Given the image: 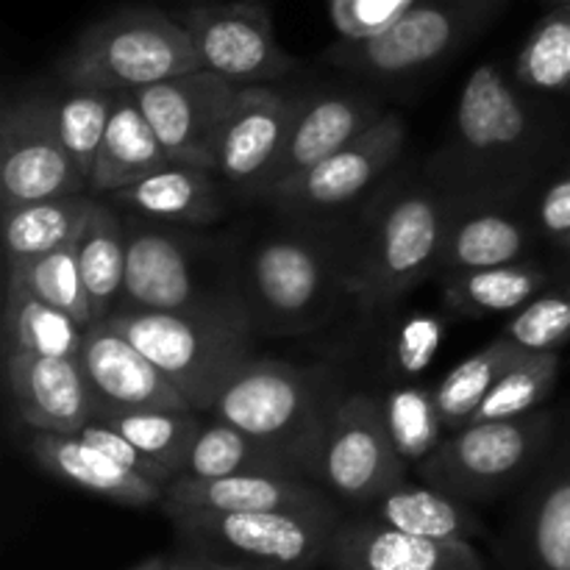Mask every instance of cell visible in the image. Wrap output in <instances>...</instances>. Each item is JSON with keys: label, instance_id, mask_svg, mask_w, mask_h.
Masks as SVG:
<instances>
[{"label": "cell", "instance_id": "cell-1", "mask_svg": "<svg viewBox=\"0 0 570 570\" xmlns=\"http://www.w3.org/2000/svg\"><path fill=\"white\" fill-rule=\"evenodd\" d=\"M354 248L345 237L287 232L259 239L239 265L237 293L254 332L301 334L348 295Z\"/></svg>", "mask_w": 570, "mask_h": 570}, {"label": "cell", "instance_id": "cell-2", "mask_svg": "<svg viewBox=\"0 0 570 570\" xmlns=\"http://www.w3.org/2000/svg\"><path fill=\"white\" fill-rule=\"evenodd\" d=\"M340 401L343 395L326 371L254 356L228 379L209 417L243 429L315 482L317 456Z\"/></svg>", "mask_w": 570, "mask_h": 570}, {"label": "cell", "instance_id": "cell-3", "mask_svg": "<svg viewBox=\"0 0 570 570\" xmlns=\"http://www.w3.org/2000/svg\"><path fill=\"white\" fill-rule=\"evenodd\" d=\"M106 321L126 334L167 379L189 406L209 415L228 379L254 360L245 312H115Z\"/></svg>", "mask_w": 570, "mask_h": 570}, {"label": "cell", "instance_id": "cell-4", "mask_svg": "<svg viewBox=\"0 0 570 570\" xmlns=\"http://www.w3.org/2000/svg\"><path fill=\"white\" fill-rule=\"evenodd\" d=\"M200 70L193 37L181 20L156 9H117L83 28L61 56L67 87L134 92Z\"/></svg>", "mask_w": 570, "mask_h": 570}, {"label": "cell", "instance_id": "cell-5", "mask_svg": "<svg viewBox=\"0 0 570 570\" xmlns=\"http://www.w3.org/2000/svg\"><path fill=\"white\" fill-rule=\"evenodd\" d=\"M540 126L499 65L484 61L462 83L449 170L456 187H515L538 154Z\"/></svg>", "mask_w": 570, "mask_h": 570}, {"label": "cell", "instance_id": "cell-6", "mask_svg": "<svg viewBox=\"0 0 570 570\" xmlns=\"http://www.w3.org/2000/svg\"><path fill=\"white\" fill-rule=\"evenodd\" d=\"M456 209L432 187H406L390 195L371 232L354 245L348 295L365 312H382L432 278Z\"/></svg>", "mask_w": 570, "mask_h": 570}, {"label": "cell", "instance_id": "cell-7", "mask_svg": "<svg viewBox=\"0 0 570 570\" xmlns=\"http://www.w3.org/2000/svg\"><path fill=\"white\" fill-rule=\"evenodd\" d=\"M178 551L226 570L326 566L340 515L326 512H170Z\"/></svg>", "mask_w": 570, "mask_h": 570}, {"label": "cell", "instance_id": "cell-8", "mask_svg": "<svg viewBox=\"0 0 570 570\" xmlns=\"http://www.w3.org/2000/svg\"><path fill=\"white\" fill-rule=\"evenodd\" d=\"M510 0H410L379 31L326 50L332 65L373 81H404L451 59L476 39Z\"/></svg>", "mask_w": 570, "mask_h": 570}, {"label": "cell", "instance_id": "cell-9", "mask_svg": "<svg viewBox=\"0 0 570 570\" xmlns=\"http://www.w3.org/2000/svg\"><path fill=\"white\" fill-rule=\"evenodd\" d=\"M557 429L560 417L543 406L504 421L471 423L451 432L417 471L423 482L468 504L499 499L532 479L554 443Z\"/></svg>", "mask_w": 570, "mask_h": 570}, {"label": "cell", "instance_id": "cell-10", "mask_svg": "<svg viewBox=\"0 0 570 570\" xmlns=\"http://www.w3.org/2000/svg\"><path fill=\"white\" fill-rule=\"evenodd\" d=\"M204 248L184 232L134 226L126 232V282L117 312H245L237 287L212 284Z\"/></svg>", "mask_w": 570, "mask_h": 570}, {"label": "cell", "instance_id": "cell-11", "mask_svg": "<svg viewBox=\"0 0 570 570\" xmlns=\"http://www.w3.org/2000/svg\"><path fill=\"white\" fill-rule=\"evenodd\" d=\"M404 473L406 462L390 440L382 399L371 393L343 395L317 456L315 482L362 510L399 484Z\"/></svg>", "mask_w": 570, "mask_h": 570}, {"label": "cell", "instance_id": "cell-12", "mask_svg": "<svg viewBox=\"0 0 570 570\" xmlns=\"http://www.w3.org/2000/svg\"><path fill=\"white\" fill-rule=\"evenodd\" d=\"M89 193L59 137L50 98H20L0 117V195L3 209L59 195Z\"/></svg>", "mask_w": 570, "mask_h": 570}, {"label": "cell", "instance_id": "cell-13", "mask_svg": "<svg viewBox=\"0 0 570 570\" xmlns=\"http://www.w3.org/2000/svg\"><path fill=\"white\" fill-rule=\"evenodd\" d=\"M178 20L193 37L200 70H212L239 87L271 83L295 70L282 50L265 0L193 6Z\"/></svg>", "mask_w": 570, "mask_h": 570}, {"label": "cell", "instance_id": "cell-14", "mask_svg": "<svg viewBox=\"0 0 570 570\" xmlns=\"http://www.w3.org/2000/svg\"><path fill=\"white\" fill-rule=\"evenodd\" d=\"M239 83L212 70H193L134 89V100L176 165L215 170V150Z\"/></svg>", "mask_w": 570, "mask_h": 570}, {"label": "cell", "instance_id": "cell-15", "mask_svg": "<svg viewBox=\"0 0 570 570\" xmlns=\"http://www.w3.org/2000/svg\"><path fill=\"white\" fill-rule=\"evenodd\" d=\"M404 120L395 111H387L354 142L323 159L293 184L267 193V200L301 223L326 220L334 212L356 204L384 176L404 148Z\"/></svg>", "mask_w": 570, "mask_h": 570}, {"label": "cell", "instance_id": "cell-16", "mask_svg": "<svg viewBox=\"0 0 570 570\" xmlns=\"http://www.w3.org/2000/svg\"><path fill=\"white\" fill-rule=\"evenodd\" d=\"M501 560L504 570H570V415L532 473Z\"/></svg>", "mask_w": 570, "mask_h": 570}, {"label": "cell", "instance_id": "cell-17", "mask_svg": "<svg viewBox=\"0 0 570 570\" xmlns=\"http://www.w3.org/2000/svg\"><path fill=\"white\" fill-rule=\"evenodd\" d=\"M301 104V95L289 98L267 83L239 87L217 139L212 173L228 187L265 195Z\"/></svg>", "mask_w": 570, "mask_h": 570}, {"label": "cell", "instance_id": "cell-18", "mask_svg": "<svg viewBox=\"0 0 570 570\" xmlns=\"http://www.w3.org/2000/svg\"><path fill=\"white\" fill-rule=\"evenodd\" d=\"M98 406L109 410H193L176 384L109 321L89 323L78 351Z\"/></svg>", "mask_w": 570, "mask_h": 570}, {"label": "cell", "instance_id": "cell-19", "mask_svg": "<svg viewBox=\"0 0 570 570\" xmlns=\"http://www.w3.org/2000/svg\"><path fill=\"white\" fill-rule=\"evenodd\" d=\"M326 566L332 570H488L473 543L421 538L365 515L337 523Z\"/></svg>", "mask_w": 570, "mask_h": 570}, {"label": "cell", "instance_id": "cell-20", "mask_svg": "<svg viewBox=\"0 0 570 570\" xmlns=\"http://www.w3.org/2000/svg\"><path fill=\"white\" fill-rule=\"evenodd\" d=\"M11 401L28 429L76 434L92 421L95 401L78 356L6 354Z\"/></svg>", "mask_w": 570, "mask_h": 570}, {"label": "cell", "instance_id": "cell-21", "mask_svg": "<svg viewBox=\"0 0 570 570\" xmlns=\"http://www.w3.org/2000/svg\"><path fill=\"white\" fill-rule=\"evenodd\" d=\"M161 512H326L340 515L326 490L301 476H176L165 488Z\"/></svg>", "mask_w": 570, "mask_h": 570}, {"label": "cell", "instance_id": "cell-22", "mask_svg": "<svg viewBox=\"0 0 570 570\" xmlns=\"http://www.w3.org/2000/svg\"><path fill=\"white\" fill-rule=\"evenodd\" d=\"M379 117H382L379 106L360 92H326L304 98L293 128H289L282 159L267 184V193L284 187V184H293L323 159L354 142Z\"/></svg>", "mask_w": 570, "mask_h": 570}, {"label": "cell", "instance_id": "cell-23", "mask_svg": "<svg viewBox=\"0 0 570 570\" xmlns=\"http://www.w3.org/2000/svg\"><path fill=\"white\" fill-rule=\"evenodd\" d=\"M28 449H31L33 460L39 462L42 471H48L59 482L70 484V488L98 495V499L134 507V510L159 507L165 499V484L139 476L131 468L115 462L78 434L31 429Z\"/></svg>", "mask_w": 570, "mask_h": 570}, {"label": "cell", "instance_id": "cell-24", "mask_svg": "<svg viewBox=\"0 0 570 570\" xmlns=\"http://www.w3.org/2000/svg\"><path fill=\"white\" fill-rule=\"evenodd\" d=\"M115 200L145 220L176 226H206L220 220L226 209L215 173L176 161L115 193Z\"/></svg>", "mask_w": 570, "mask_h": 570}, {"label": "cell", "instance_id": "cell-25", "mask_svg": "<svg viewBox=\"0 0 570 570\" xmlns=\"http://www.w3.org/2000/svg\"><path fill=\"white\" fill-rule=\"evenodd\" d=\"M362 515L387 523L401 532L421 534L432 540H471L482 538L484 523L471 504L432 484H410L401 479L390 490L362 507Z\"/></svg>", "mask_w": 570, "mask_h": 570}, {"label": "cell", "instance_id": "cell-26", "mask_svg": "<svg viewBox=\"0 0 570 570\" xmlns=\"http://www.w3.org/2000/svg\"><path fill=\"white\" fill-rule=\"evenodd\" d=\"M167 161L170 159L150 128L148 117L134 100V92H117L92 178H89V193L115 195L148 173L165 167Z\"/></svg>", "mask_w": 570, "mask_h": 570}, {"label": "cell", "instance_id": "cell-27", "mask_svg": "<svg viewBox=\"0 0 570 570\" xmlns=\"http://www.w3.org/2000/svg\"><path fill=\"white\" fill-rule=\"evenodd\" d=\"M529 245V234L518 217L499 209H479L460 215L456 212L445 243L440 248L432 278H449L465 271L499 267L521 262Z\"/></svg>", "mask_w": 570, "mask_h": 570}, {"label": "cell", "instance_id": "cell-28", "mask_svg": "<svg viewBox=\"0 0 570 570\" xmlns=\"http://www.w3.org/2000/svg\"><path fill=\"white\" fill-rule=\"evenodd\" d=\"M98 421L109 423L150 462L161 468L167 484L181 476L195 438L204 429L206 415L198 410H109L95 406Z\"/></svg>", "mask_w": 570, "mask_h": 570}, {"label": "cell", "instance_id": "cell-29", "mask_svg": "<svg viewBox=\"0 0 570 570\" xmlns=\"http://www.w3.org/2000/svg\"><path fill=\"white\" fill-rule=\"evenodd\" d=\"M95 200L87 193L31 200L3 209V234L9 262L50 254L81 237Z\"/></svg>", "mask_w": 570, "mask_h": 570}, {"label": "cell", "instance_id": "cell-30", "mask_svg": "<svg viewBox=\"0 0 570 570\" xmlns=\"http://www.w3.org/2000/svg\"><path fill=\"white\" fill-rule=\"evenodd\" d=\"M76 254L95 323L106 321L120 309L126 282V228L109 206L95 200L87 226L76 239Z\"/></svg>", "mask_w": 570, "mask_h": 570}, {"label": "cell", "instance_id": "cell-31", "mask_svg": "<svg viewBox=\"0 0 570 570\" xmlns=\"http://www.w3.org/2000/svg\"><path fill=\"white\" fill-rule=\"evenodd\" d=\"M250 473H256V476H301L282 454L245 434L243 429L206 415V423L195 438L181 476L223 479L250 476Z\"/></svg>", "mask_w": 570, "mask_h": 570}, {"label": "cell", "instance_id": "cell-32", "mask_svg": "<svg viewBox=\"0 0 570 570\" xmlns=\"http://www.w3.org/2000/svg\"><path fill=\"white\" fill-rule=\"evenodd\" d=\"M549 273L538 265L512 262V265L482 267L443 278V298L454 312L468 317L518 312L523 304L543 293Z\"/></svg>", "mask_w": 570, "mask_h": 570}, {"label": "cell", "instance_id": "cell-33", "mask_svg": "<svg viewBox=\"0 0 570 570\" xmlns=\"http://www.w3.org/2000/svg\"><path fill=\"white\" fill-rule=\"evenodd\" d=\"M87 326L70 312L33 298L22 287L9 284L3 315V351L6 354L37 356H78Z\"/></svg>", "mask_w": 570, "mask_h": 570}, {"label": "cell", "instance_id": "cell-34", "mask_svg": "<svg viewBox=\"0 0 570 570\" xmlns=\"http://www.w3.org/2000/svg\"><path fill=\"white\" fill-rule=\"evenodd\" d=\"M521 356V345H515L504 334H499L493 343L482 345L476 354H471L460 365L451 367L440 379L438 387H434V404H438L445 432H460V429H465L473 421V412L488 399L490 387Z\"/></svg>", "mask_w": 570, "mask_h": 570}, {"label": "cell", "instance_id": "cell-35", "mask_svg": "<svg viewBox=\"0 0 570 570\" xmlns=\"http://www.w3.org/2000/svg\"><path fill=\"white\" fill-rule=\"evenodd\" d=\"M557 379H560V354L557 351H523L521 360L512 362L501 373L499 382L490 387L488 399L473 412L471 423L504 421V417H518L540 410L554 393Z\"/></svg>", "mask_w": 570, "mask_h": 570}, {"label": "cell", "instance_id": "cell-36", "mask_svg": "<svg viewBox=\"0 0 570 570\" xmlns=\"http://www.w3.org/2000/svg\"><path fill=\"white\" fill-rule=\"evenodd\" d=\"M9 284L22 287L45 304L70 312L81 326L95 323L92 306H89L87 289H83L81 267H78L76 243L50 250V254L31 256V259L9 262Z\"/></svg>", "mask_w": 570, "mask_h": 570}, {"label": "cell", "instance_id": "cell-37", "mask_svg": "<svg viewBox=\"0 0 570 570\" xmlns=\"http://www.w3.org/2000/svg\"><path fill=\"white\" fill-rule=\"evenodd\" d=\"M390 440L406 465H421L445 440V426L434 404V387L401 384L382 399Z\"/></svg>", "mask_w": 570, "mask_h": 570}, {"label": "cell", "instance_id": "cell-38", "mask_svg": "<svg viewBox=\"0 0 570 570\" xmlns=\"http://www.w3.org/2000/svg\"><path fill=\"white\" fill-rule=\"evenodd\" d=\"M115 98L117 92H109V89L70 87V92L53 100L59 137L87 184L92 178L95 159H98L100 142H104L106 126H109L111 109H115Z\"/></svg>", "mask_w": 570, "mask_h": 570}, {"label": "cell", "instance_id": "cell-39", "mask_svg": "<svg viewBox=\"0 0 570 570\" xmlns=\"http://www.w3.org/2000/svg\"><path fill=\"white\" fill-rule=\"evenodd\" d=\"M515 78L532 92L570 95V3L557 6L534 26L518 56Z\"/></svg>", "mask_w": 570, "mask_h": 570}, {"label": "cell", "instance_id": "cell-40", "mask_svg": "<svg viewBox=\"0 0 570 570\" xmlns=\"http://www.w3.org/2000/svg\"><path fill=\"white\" fill-rule=\"evenodd\" d=\"M523 351H557L570 340V287L534 295L501 328Z\"/></svg>", "mask_w": 570, "mask_h": 570}, {"label": "cell", "instance_id": "cell-41", "mask_svg": "<svg viewBox=\"0 0 570 570\" xmlns=\"http://www.w3.org/2000/svg\"><path fill=\"white\" fill-rule=\"evenodd\" d=\"M440 343H443V323L438 317L417 315L406 321L393 348V360L401 376H421L432 365Z\"/></svg>", "mask_w": 570, "mask_h": 570}, {"label": "cell", "instance_id": "cell-42", "mask_svg": "<svg viewBox=\"0 0 570 570\" xmlns=\"http://www.w3.org/2000/svg\"><path fill=\"white\" fill-rule=\"evenodd\" d=\"M78 438L87 440L89 445H95L98 451H104L106 456H111L115 462H120V465L131 468L134 473H139V476L150 479V482H159L167 488V476L161 473V468L156 465V462H150L148 456L142 454V451L137 449V445L128 443L126 438H122L117 429H111L109 423L98 421V417H92L89 423H83L81 429H78Z\"/></svg>", "mask_w": 570, "mask_h": 570}, {"label": "cell", "instance_id": "cell-43", "mask_svg": "<svg viewBox=\"0 0 570 570\" xmlns=\"http://www.w3.org/2000/svg\"><path fill=\"white\" fill-rule=\"evenodd\" d=\"M538 226L557 243L570 237V176L554 181L543 193L538 204Z\"/></svg>", "mask_w": 570, "mask_h": 570}, {"label": "cell", "instance_id": "cell-44", "mask_svg": "<svg viewBox=\"0 0 570 570\" xmlns=\"http://www.w3.org/2000/svg\"><path fill=\"white\" fill-rule=\"evenodd\" d=\"M170 570H226V568H217L212 566V562H204L198 560V557H189L184 554V551H178V554H173Z\"/></svg>", "mask_w": 570, "mask_h": 570}, {"label": "cell", "instance_id": "cell-45", "mask_svg": "<svg viewBox=\"0 0 570 570\" xmlns=\"http://www.w3.org/2000/svg\"><path fill=\"white\" fill-rule=\"evenodd\" d=\"M170 560L173 557H167V554H154V557H148V560L139 562V566H134L131 570H170Z\"/></svg>", "mask_w": 570, "mask_h": 570}, {"label": "cell", "instance_id": "cell-46", "mask_svg": "<svg viewBox=\"0 0 570 570\" xmlns=\"http://www.w3.org/2000/svg\"><path fill=\"white\" fill-rule=\"evenodd\" d=\"M549 3H554V6H568L570 0H549Z\"/></svg>", "mask_w": 570, "mask_h": 570}, {"label": "cell", "instance_id": "cell-47", "mask_svg": "<svg viewBox=\"0 0 570 570\" xmlns=\"http://www.w3.org/2000/svg\"><path fill=\"white\" fill-rule=\"evenodd\" d=\"M560 245H562V248H566V250H570V237H568V239H562Z\"/></svg>", "mask_w": 570, "mask_h": 570}]
</instances>
